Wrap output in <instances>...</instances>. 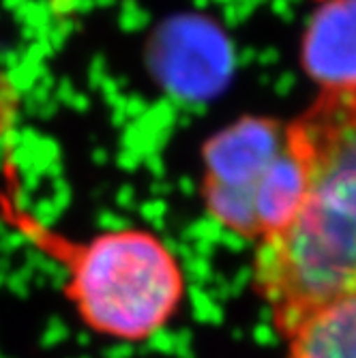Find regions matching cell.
<instances>
[{
  "instance_id": "obj_1",
  "label": "cell",
  "mask_w": 356,
  "mask_h": 358,
  "mask_svg": "<svg viewBox=\"0 0 356 358\" xmlns=\"http://www.w3.org/2000/svg\"><path fill=\"white\" fill-rule=\"evenodd\" d=\"M303 200L255 245L251 285L285 339L311 311L356 292V82L320 86L287 122Z\"/></svg>"
},
{
  "instance_id": "obj_2",
  "label": "cell",
  "mask_w": 356,
  "mask_h": 358,
  "mask_svg": "<svg viewBox=\"0 0 356 358\" xmlns=\"http://www.w3.org/2000/svg\"><path fill=\"white\" fill-rule=\"evenodd\" d=\"M0 206L28 243L64 268V296L94 335L140 343L164 331L180 311L185 268L159 234L116 227L73 241L28 215L11 193L0 195Z\"/></svg>"
},
{
  "instance_id": "obj_3",
  "label": "cell",
  "mask_w": 356,
  "mask_h": 358,
  "mask_svg": "<svg viewBox=\"0 0 356 358\" xmlns=\"http://www.w3.org/2000/svg\"><path fill=\"white\" fill-rule=\"evenodd\" d=\"M200 198L208 217L243 241L262 243L294 217L305 189L287 122L245 116L202 148Z\"/></svg>"
},
{
  "instance_id": "obj_4",
  "label": "cell",
  "mask_w": 356,
  "mask_h": 358,
  "mask_svg": "<svg viewBox=\"0 0 356 358\" xmlns=\"http://www.w3.org/2000/svg\"><path fill=\"white\" fill-rule=\"evenodd\" d=\"M303 62L320 86L356 82V0H331L313 17Z\"/></svg>"
},
{
  "instance_id": "obj_5",
  "label": "cell",
  "mask_w": 356,
  "mask_h": 358,
  "mask_svg": "<svg viewBox=\"0 0 356 358\" xmlns=\"http://www.w3.org/2000/svg\"><path fill=\"white\" fill-rule=\"evenodd\" d=\"M283 341L287 358H356V292L311 311Z\"/></svg>"
},
{
  "instance_id": "obj_6",
  "label": "cell",
  "mask_w": 356,
  "mask_h": 358,
  "mask_svg": "<svg viewBox=\"0 0 356 358\" xmlns=\"http://www.w3.org/2000/svg\"><path fill=\"white\" fill-rule=\"evenodd\" d=\"M20 106H22V96H20L17 84L3 67H0V144L5 142V138L15 127L17 116H20Z\"/></svg>"
},
{
  "instance_id": "obj_7",
  "label": "cell",
  "mask_w": 356,
  "mask_h": 358,
  "mask_svg": "<svg viewBox=\"0 0 356 358\" xmlns=\"http://www.w3.org/2000/svg\"><path fill=\"white\" fill-rule=\"evenodd\" d=\"M320 3H331V0H320Z\"/></svg>"
}]
</instances>
